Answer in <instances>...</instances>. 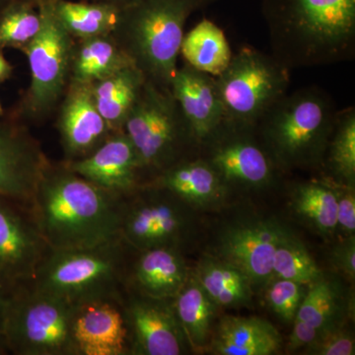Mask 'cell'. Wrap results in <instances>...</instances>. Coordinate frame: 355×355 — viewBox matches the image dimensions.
<instances>
[{
	"instance_id": "obj_8",
	"label": "cell",
	"mask_w": 355,
	"mask_h": 355,
	"mask_svg": "<svg viewBox=\"0 0 355 355\" xmlns=\"http://www.w3.org/2000/svg\"><path fill=\"white\" fill-rule=\"evenodd\" d=\"M291 69L272 53L243 46L227 69L216 77L223 106L224 121L256 125L275 102L288 90Z\"/></svg>"
},
{
	"instance_id": "obj_31",
	"label": "cell",
	"mask_w": 355,
	"mask_h": 355,
	"mask_svg": "<svg viewBox=\"0 0 355 355\" xmlns=\"http://www.w3.org/2000/svg\"><path fill=\"white\" fill-rule=\"evenodd\" d=\"M342 312L338 287L330 280L324 279L323 275L307 287L295 319L326 331L343 324Z\"/></svg>"
},
{
	"instance_id": "obj_33",
	"label": "cell",
	"mask_w": 355,
	"mask_h": 355,
	"mask_svg": "<svg viewBox=\"0 0 355 355\" xmlns=\"http://www.w3.org/2000/svg\"><path fill=\"white\" fill-rule=\"evenodd\" d=\"M272 275V277L294 280L307 286L323 277L307 248L292 232L275 249Z\"/></svg>"
},
{
	"instance_id": "obj_29",
	"label": "cell",
	"mask_w": 355,
	"mask_h": 355,
	"mask_svg": "<svg viewBox=\"0 0 355 355\" xmlns=\"http://www.w3.org/2000/svg\"><path fill=\"white\" fill-rule=\"evenodd\" d=\"M292 207L315 230L326 236L336 232L338 197L331 180L303 182L292 191Z\"/></svg>"
},
{
	"instance_id": "obj_12",
	"label": "cell",
	"mask_w": 355,
	"mask_h": 355,
	"mask_svg": "<svg viewBox=\"0 0 355 355\" xmlns=\"http://www.w3.org/2000/svg\"><path fill=\"white\" fill-rule=\"evenodd\" d=\"M51 250L27 205L0 195V291L29 284Z\"/></svg>"
},
{
	"instance_id": "obj_18",
	"label": "cell",
	"mask_w": 355,
	"mask_h": 355,
	"mask_svg": "<svg viewBox=\"0 0 355 355\" xmlns=\"http://www.w3.org/2000/svg\"><path fill=\"white\" fill-rule=\"evenodd\" d=\"M62 98L58 130L65 161L86 157L114 132L96 106L90 83L69 80Z\"/></svg>"
},
{
	"instance_id": "obj_9",
	"label": "cell",
	"mask_w": 355,
	"mask_h": 355,
	"mask_svg": "<svg viewBox=\"0 0 355 355\" xmlns=\"http://www.w3.org/2000/svg\"><path fill=\"white\" fill-rule=\"evenodd\" d=\"M42 27L23 53L29 62L31 83L23 101L26 116H48L62 100L70 79L76 39L55 14L53 0L38 6Z\"/></svg>"
},
{
	"instance_id": "obj_19",
	"label": "cell",
	"mask_w": 355,
	"mask_h": 355,
	"mask_svg": "<svg viewBox=\"0 0 355 355\" xmlns=\"http://www.w3.org/2000/svg\"><path fill=\"white\" fill-rule=\"evenodd\" d=\"M170 90L200 147L224 121L216 77L186 64L177 69Z\"/></svg>"
},
{
	"instance_id": "obj_6",
	"label": "cell",
	"mask_w": 355,
	"mask_h": 355,
	"mask_svg": "<svg viewBox=\"0 0 355 355\" xmlns=\"http://www.w3.org/2000/svg\"><path fill=\"white\" fill-rule=\"evenodd\" d=\"M123 130L148 176L147 183L200 151L170 88L147 79Z\"/></svg>"
},
{
	"instance_id": "obj_4",
	"label": "cell",
	"mask_w": 355,
	"mask_h": 355,
	"mask_svg": "<svg viewBox=\"0 0 355 355\" xmlns=\"http://www.w3.org/2000/svg\"><path fill=\"white\" fill-rule=\"evenodd\" d=\"M214 0H128L113 37L147 80L170 88L184 25Z\"/></svg>"
},
{
	"instance_id": "obj_10",
	"label": "cell",
	"mask_w": 355,
	"mask_h": 355,
	"mask_svg": "<svg viewBox=\"0 0 355 355\" xmlns=\"http://www.w3.org/2000/svg\"><path fill=\"white\" fill-rule=\"evenodd\" d=\"M193 210L171 191L144 184L125 198L121 237L137 252L160 247L182 251L195 229Z\"/></svg>"
},
{
	"instance_id": "obj_7",
	"label": "cell",
	"mask_w": 355,
	"mask_h": 355,
	"mask_svg": "<svg viewBox=\"0 0 355 355\" xmlns=\"http://www.w3.org/2000/svg\"><path fill=\"white\" fill-rule=\"evenodd\" d=\"M76 305L25 284L6 294L3 331L8 354L76 355Z\"/></svg>"
},
{
	"instance_id": "obj_30",
	"label": "cell",
	"mask_w": 355,
	"mask_h": 355,
	"mask_svg": "<svg viewBox=\"0 0 355 355\" xmlns=\"http://www.w3.org/2000/svg\"><path fill=\"white\" fill-rule=\"evenodd\" d=\"M321 167L330 173L331 181L345 186L355 184V109L338 111Z\"/></svg>"
},
{
	"instance_id": "obj_26",
	"label": "cell",
	"mask_w": 355,
	"mask_h": 355,
	"mask_svg": "<svg viewBox=\"0 0 355 355\" xmlns=\"http://www.w3.org/2000/svg\"><path fill=\"white\" fill-rule=\"evenodd\" d=\"M130 65L135 64L113 35L78 40L69 80L92 84Z\"/></svg>"
},
{
	"instance_id": "obj_41",
	"label": "cell",
	"mask_w": 355,
	"mask_h": 355,
	"mask_svg": "<svg viewBox=\"0 0 355 355\" xmlns=\"http://www.w3.org/2000/svg\"><path fill=\"white\" fill-rule=\"evenodd\" d=\"M12 1L29 2V3H32L34 4V6H38L40 3H42V2L48 1V0H0V6H3V4L8 3V2Z\"/></svg>"
},
{
	"instance_id": "obj_37",
	"label": "cell",
	"mask_w": 355,
	"mask_h": 355,
	"mask_svg": "<svg viewBox=\"0 0 355 355\" xmlns=\"http://www.w3.org/2000/svg\"><path fill=\"white\" fill-rule=\"evenodd\" d=\"M331 263L343 277L354 282L355 279V238H343L331 250Z\"/></svg>"
},
{
	"instance_id": "obj_42",
	"label": "cell",
	"mask_w": 355,
	"mask_h": 355,
	"mask_svg": "<svg viewBox=\"0 0 355 355\" xmlns=\"http://www.w3.org/2000/svg\"><path fill=\"white\" fill-rule=\"evenodd\" d=\"M94 1H97V0H94ZM98 1L127 2L128 0H98Z\"/></svg>"
},
{
	"instance_id": "obj_17",
	"label": "cell",
	"mask_w": 355,
	"mask_h": 355,
	"mask_svg": "<svg viewBox=\"0 0 355 355\" xmlns=\"http://www.w3.org/2000/svg\"><path fill=\"white\" fill-rule=\"evenodd\" d=\"M64 163L79 176L121 197L146 184L139 155L123 130L112 133L86 157Z\"/></svg>"
},
{
	"instance_id": "obj_11",
	"label": "cell",
	"mask_w": 355,
	"mask_h": 355,
	"mask_svg": "<svg viewBox=\"0 0 355 355\" xmlns=\"http://www.w3.org/2000/svg\"><path fill=\"white\" fill-rule=\"evenodd\" d=\"M198 155L212 166L230 191L263 190L272 186L282 171L254 125L223 121L200 146Z\"/></svg>"
},
{
	"instance_id": "obj_2",
	"label": "cell",
	"mask_w": 355,
	"mask_h": 355,
	"mask_svg": "<svg viewBox=\"0 0 355 355\" xmlns=\"http://www.w3.org/2000/svg\"><path fill=\"white\" fill-rule=\"evenodd\" d=\"M272 55L287 69L352 60L355 0H263Z\"/></svg>"
},
{
	"instance_id": "obj_16",
	"label": "cell",
	"mask_w": 355,
	"mask_h": 355,
	"mask_svg": "<svg viewBox=\"0 0 355 355\" xmlns=\"http://www.w3.org/2000/svg\"><path fill=\"white\" fill-rule=\"evenodd\" d=\"M71 336L76 355L130 354L123 300L98 299L76 305Z\"/></svg>"
},
{
	"instance_id": "obj_27",
	"label": "cell",
	"mask_w": 355,
	"mask_h": 355,
	"mask_svg": "<svg viewBox=\"0 0 355 355\" xmlns=\"http://www.w3.org/2000/svg\"><path fill=\"white\" fill-rule=\"evenodd\" d=\"M125 2H73L53 0L55 14L74 39L113 35L121 20Z\"/></svg>"
},
{
	"instance_id": "obj_39",
	"label": "cell",
	"mask_w": 355,
	"mask_h": 355,
	"mask_svg": "<svg viewBox=\"0 0 355 355\" xmlns=\"http://www.w3.org/2000/svg\"><path fill=\"white\" fill-rule=\"evenodd\" d=\"M4 307H6V294L0 291V355L8 354L3 331Z\"/></svg>"
},
{
	"instance_id": "obj_43",
	"label": "cell",
	"mask_w": 355,
	"mask_h": 355,
	"mask_svg": "<svg viewBox=\"0 0 355 355\" xmlns=\"http://www.w3.org/2000/svg\"><path fill=\"white\" fill-rule=\"evenodd\" d=\"M4 116V110L3 107H2L1 103H0V118Z\"/></svg>"
},
{
	"instance_id": "obj_21",
	"label": "cell",
	"mask_w": 355,
	"mask_h": 355,
	"mask_svg": "<svg viewBox=\"0 0 355 355\" xmlns=\"http://www.w3.org/2000/svg\"><path fill=\"white\" fill-rule=\"evenodd\" d=\"M147 184L171 191L193 209L217 207L230 193L216 170L200 155L172 166Z\"/></svg>"
},
{
	"instance_id": "obj_24",
	"label": "cell",
	"mask_w": 355,
	"mask_h": 355,
	"mask_svg": "<svg viewBox=\"0 0 355 355\" xmlns=\"http://www.w3.org/2000/svg\"><path fill=\"white\" fill-rule=\"evenodd\" d=\"M146 80L135 65H130L91 84L96 106L114 132L123 130Z\"/></svg>"
},
{
	"instance_id": "obj_38",
	"label": "cell",
	"mask_w": 355,
	"mask_h": 355,
	"mask_svg": "<svg viewBox=\"0 0 355 355\" xmlns=\"http://www.w3.org/2000/svg\"><path fill=\"white\" fill-rule=\"evenodd\" d=\"M292 324H293V328L287 343V352H297L299 349L307 347L311 343H314L323 331L315 328L312 324L297 319H294Z\"/></svg>"
},
{
	"instance_id": "obj_14",
	"label": "cell",
	"mask_w": 355,
	"mask_h": 355,
	"mask_svg": "<svg viewBox=\"0 0 355 355\" xmlns=\"http://www.w3.org/2000/svg\"><path fill=\"white\" fill-rule=\"evenodd\" d=\"M291 231L272 219H256L231 226L222 233L217 256L249 277L254 287L272 279L273 254Z\"/></svg>"
},
{
	"instance_id": "obj_3",
	"label": "cell",
	"mask_w": 355,
	"mask_h": 355,
	"mask_svg": "<svg viewBox=\"0 0 355 355\" xmlns=\"http://www.w3.org/2000/svg\"><path fill=\"white\" fill-rule=\"evenodd\" d=\"M338 110L328 93L305 87L286 93L256 123L282 171L321 167Z\"/></svg>"
},
{
	"instance_id": "obj_23",
	"label": "cell",
	"mask_w": 355,
	"mask_h": 355,
	"mask_svg": "<svg viewBox=\"0 0 355 355\" xmlns=\"http://www.w3.org/2000/svg\"><path fill=\"white\" fill-rule=\"evenodd\" d=\"M172 305L189 347L193 352H207L219 307L191 272L183 288L172 299Z\"/></svg>"
},
{
	"instance_id": "obj_20",
	"label": "cell",
	"mask_w": 355,
	"mask_h": 355,
	"mask_svg": "<svg viewBox=\"0 0 355 355\" xmlns=\"http://www.w3.org/2000/svg\"><path fill=\"white\" fill-rule=\"evenodd\" d=\"M128 272V288L149 297L173 299L183 288L191 270L181 250L153 248L135 252Z\"/></svg>"
},
{
	"instance_id": "obj_13",
	"label": "cell",
	"mask_w": 355,
	"mask_h": 355,
	"mask_svg": "<svg viewBox=\"0 0 355 355\" xmlns=\"http://www.w3.org/2000/svg\"><path fill=\"white\" fill-rule=\"evenodd\" d=\"M130 354L181 355L189 347L172 299L149 297L127 289L123 299Z\"/></svg>"
},
{
	"instance_id": "obj_35",
	"label": "cell",
	"mask_w": 355,
	"mask_h": 355,
	"mask_svg": "<svg viewBox=\"0 0 355 355\" xmlns=\"http://www.w3.org/2000/svg\"><path fill=\"white\" fill-rule=\"evenodd\" d=\"M306 354L314 355H354V336L343 324L323 331L314 343L305 347Z\"/></svg>"
},
{
	"instance_id": "obj_1",
	"label": "cell",
	"mask_w": 355,
	"mask_h": 355,
	"mask_svg": "<svg viewBox=\"0 0 355 355\" xmlns=\"http://www.w3.org/2000/svg\"><path fill=\"white\" fill-rule=\"evenodd\" d=\"M125 198L50 163L27 207L51 250L83 249L120 236Z\"/></svg>"
},
{
	"instance_id": "obj_22",
	"label": "cell",
	"mask_w": 355,
	"mask_h": 355,
	"mask_svg": "<svg viewBox=\"0 0 355 355\" xmlns=\"http://www.w3.org/2000/svg\"><path fill=\"white\" fill-rule=\"evenodd\" d=\"M282 338L270 322L259 317L224 316L214 327L207 352L216 355L279 354Z\"/></svg>"
},
{
	"instance_id": "obj_40",
	"label": "cell",
	"mask_w": 355,
	"mask_h": 355,
	"mask_svg": "<svg viewBox=\"0 0 355 355\" xmlns=\"http://www.w3.org/2000/svg\"><path fill=\"white\" fill-rule=\"evenodd\" d=\"M12 73V65L4 58L3 53L0 51V83H4L7 79L10 78Z\"/></svg>"
},
{
	"instance_id": "obj_15",
	"label": "cell",
	"mask_w": 355,
	"mask_h": 355,
	"mask_svg": "<svg viewBox=\"0 0 355 355\" xmlns=\"http://www.w3.org/2000/svg\"><path fill=\"white\" fill-rule=\"evenodd\" d=\"M50 163L24 125L0 120V195L28 205Z\"/></svg>"
},
{
	"instance_id": "obj_25",
	"label": "cell",
	"mask_w": 355,
	"mask_h": 355,
	"mask_svg": "<svg viewBox=\"0 0 355 355\" xmlns=\"http://www.w3.org/2000/svg\"><path fill=\"white\" fill-rule=\"evenodd\" d=\"M191 275L219 308L247 305L253 297L254 286L249 277L218 257H203Z\"/></svg>"
},
{
	"instance_id": "obj_28",
	"label": "cell",
	"mask_w": 355,
	"mask_h": 355,
	"mask_svg": "<svg viewBox=\"0 0 355 355\" xmlns=\"http://www.w3.org/2000/svg\"><path fill=\"white\" fill-rule=\"evenodd\" d=\"M180 53L187 64L214 77L220 76L227 69L233 57L225 34L219 26L209 19L200 21L184 34Z\"/></svg>"
},
{
	"instance_id": "obj_36",
	"label": "cell",
	"mask_w": 355,
	"mask_h": 355,
	"mask_svg": "<svg viewBox=\"0 0 355 355\" xmlns=\"http://www.w3.org/2000/svg\"><path fill=\"white\" fill-rule=\"evenodd\" d=\"M335 183V182H334ZM338 210H336V231L343 238L354 236L355 232V191L354 187L335 183Z\"/></svg>"
},
{
	"instance_id": "obj_5",
	"label": "cell",
	"mask_w": 355,
	"mask_h": 355,
	"mask_svg": "<svg viewBox=\"0 0 355 355\" xmlns=\"http://www.w3.org/2000/svg\"><path fill=\"white\" fill-rule=\"evenodd\" d=\"M135 252L121 235L83 249L51 250L28 286L72 305L98 299L123 300Z\"/></svg>"
},
{
	"instance_id": "obj_34",
	"label": "cell",
	"mask_w": 355,
	"mask_h": 355,
	"mask_svg": "<svg viewBox=\"0 0 355 355\" xmlns=\"http://www.w3.org/2000/svg\"><path fill=\"white\" fill-rule=\"evenodd\" d=\"M265 287L268 307L282 321L292 324L308 286L294 280L272 277Z\"/></svg>"
},
{
	"instance_id": "obj_32",
	"label": "cell",
	"mask_w": 355,
	"mask_h": 355,
	"mask_svg": "<svg viewBox=\"0 0 355 355\" xmlns=\"http://www.w3.org/2000/svg\"><path fill=\"white\" fill-rule=\"evenodd\" d=\"M42 27L38 6L29 2L12 1L0 6V51H24Z\"/></svg>"
}]
</instances>
